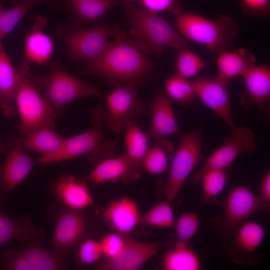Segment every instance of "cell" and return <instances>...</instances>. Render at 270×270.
I'll use <instances>...</instances> for the list:
<instances>
[{
	"instance_id": "cell-1",
	"label": "cell",
	"mask_w": 270,
	"mask_h": 270,
	"mask_svg": "<svg viewBox=\"0 0 270 270\" xmlns=\"http://www.w3.org/2000/svg\"><path fill=\"white\" fill-rule=\"evenodd\" d=\"M112 35L101 55L84 63L79 73L102 78L114 88L129 82H150L156 62L121 28L115 26Z\"/></svg>"
},
{
	"instance_id": "cell-2",
	"label": "cell",
	"mask_w": 270,
	"mask_h": 270,
	"mask_svg": "<svg viewBox=\"0 0 270 270\" xmlns=\"http://www.w3.org/2000/svg\"><path fill=\"white\" fill-rule=\"evenodd\" d=\"M124 8L130 34L146 54L153 52L160 58L167 48L178 50L188 44V40L176 32L158 12L130 3L126 4Z\"/></svg>"
},
{
	"instance_id": "cell-3",
	"label": "cell",
	"mask_w": 270,
	"mask_h": 270,
	"mask_svg": "<svg viewBox=\"0 0 270 270\" xmlns=\"http://www.w3.org/2000/svg\"><path fill=\"white\" fill-rule=\"evenodd\" d=\"M108 112L100 106L92 112V128L84 132L65 138L55 153L36 159V163H52L86 155L91 163L96 164L106 159L114 156L116 146L112 140L103 141L102 132Z\"/></svg>"
},
{
	"instance_id": "cell-4",
	"label": "cell",
	"mask_w": 270,
	"mask_h": 270,
	"mask_svg": "<svg viewBox=\"0 0 270 270\" xmlns=\"http://www.w3.org/2000/svg\"><path fill=\"white\" fill-rule=\"evenodd\" d=\"M175 17L174 26L182 37L204 45L212 53L228 50L236 39L238 24L226 14H220L214 20L190 12Z\"/></svg>"
},
{
	"instance_id": "cell-5",
	"label": "cell",
	"mask_w": 270,
	"mask_h": 270,
	"mask_svg": "<svg viewBox=\"0 0 270 270\" xmlns=\"http://www.w3.org/2000/svg\"><path fill=\"white\" fill-rule=\"evenodd\" d=\"M16 71L18 86L14 102L20 120V134L24 136L44 127L55 128L58 114L34 84L29 68L22 64Z\"/></svg>"
},
{
	"instance_id": "cell-6",
	"label": "cell",
	"mask_w": 270,
	"mask_h": 270,
	"mask_svg": "<svg viewBox=\"0 0 270 270\" xmlns=\"http://www.w3.org/2000/svg\"><path fill=\"white\" fill-rule=\"evenodd\" d=\"M32 80L38 89H45L44 95L58 114H62L65 106L75 100L102 94L100 88L74 76L53 60L50 62L46 75L32 74Z\"/></svg>"
},
{
	"instance_id": "cell-7",
	"label": "cell",
	"mask_w": 270,
	"mask_h": 270,
	"mask_svg": "<svg viewBox=\"0 0 270 270\" xmlns=\"http://www.w3.org/2000/svg\"><path fill=\"white\" fill-rule=\"evenodd\" d=\"M63 26L60 29V38L69 60L84 63L96 58L104 51L115 27L108 24L89 28L78 25Z\"/></svg>"
},
{
	"instance_id": "cell-8",
	"label": "cell",
	"mask_w": 270,
	"mask_h": 270,
	"mask_svg": "<svg viewBox=\"0 0 270 270\" xmlns=\"http://www.w3.org/2000/svg\"><path fill=\"white\" fill-rule=\"evenodd\" d=\"M202 157V129L198 128L184 136L174 153L166 184V196L168 200L176 196Z\"/></svg>"
},
{
	"instance_id": "cell-9",
	"label": "cell",
	"mask_w": 270,
	"mask_h": 270,
	"mask_svg": "<svg viewBox=\"0 0 270 270\" xmlns=\"http://www.w3.org/2000/svg\"><path fill=\"white\" fill-rule=\"evenodd\" d=\"M230 136L225 138L223 145L214 152L206 160L203 166L192 178V182L197 184L208 172L226 170L242 152L250 153L256 150V136L248 127L234 126Z\"/></svg>"
},
{
	"instance_id": "cell-10",
	"label": "cell",
	"mask_w": 270,
	"mask_h": 270,
	"mask_svg": "<svg viewBox=\"0 0 270 270\" xmlns=\"http://www.w3.org/2000/svg\"><path fill=\"white\" fill-rule=\"evenodd\" d=\"M67 266L62 252L38 244L5 250L0 258V269L4 270H59Z\"/></svg>"
},
{
	"instance_id": "cell-11",
	"label": "cell",
	"mask_w": 270,
	"mask_h": 270,
	"mask_svg": "<svg viewBox=\"0 0 270 270\" xmlns=\"http://www.w3.org/2000/svg\"><path fill=\"white\" fill-rule=\"evenodd\" d=\"M106 100L109 112L105 123L116 132L125 130L128 123L146 108V104L140 99L136 84L134 82L114 88Z\"/></svg>"
},
{
	"instance_id": "cell-12",
	"label": "cell",
	"mask_w": 270,
	"mask_h": 270,
	"mask_svg": "<svg viewBox=\"0 0 270 270\" xmlns=\"http://www.w3.org/2000/svg\"><path fill=\"white\" fill-rule=\"evenodd\" d=\"M230 80L200 77L193 82L196 96L230 128L234 126L228 85Z\"/></svg>"
},
{
	"instance_id": "cell-13",
	"label": "cell",
	"mask_w": 270,
	"mask_h": 270,
	"mask_svg": "<svg viewBox=\"0 0 270 270\" xmlns=\"http://www.w3.org/2000/svg\"><path fill=\"white\" fill-rule=\"evenodd\" d=\"M6 144V156L3 164H0V196L20 184L36 163V159L24 152L12 139Z\"/></svg>"
},
{
	"instance_id": "cell-14",
	"label": "cell",
	"mask_w": 270,
	"mask_h": 270,
	"mask_svg": "<svg viewBox=\"0 0 270 270\" xmlns=\"http://www.w3.org/2000/svg\"><path fill=\"white\" fill-rule=\"evenodd\" d=\"M142 168L133 162L124 153L117 158H110L96 164L88 174L78 178L86 182L103 184L107 182H116L120 181L128 183L139 178Z\"/></svg>"
},
{
	"instance_id": "cell-15",
	"label": "cell",
	"mask_w": 270,
	"mask_h": 270,
	"mask_svg": "<svg viewBox=\"0 0 270 270\" xmlns=\"http://www.w3.org/2000/svg\"><path fill=\"white\" fill-rule=\"evenodd\" d=\"M160 248L157 242H142L129 240L116 256L103 260L94 267L101 270H136L155 256Z\"/></svg>"
},
{
	"instance_id": "cell-16",
	"label": "cell",
	"mask_w": 270,
	"mask_h": 270,
	"mask_svg": "<svg viewBox=\"0 0 270 270\" xmlns=\"http://www.w3.org/2000/svg\"><path fill=\"white\" fill-rule=\"evenodd\" d=\"M86 229L85 218L78 210L63 212L57 218L52 236L54 250L63 252L72 249L83 238Z\"/></svg>"
},
{
	"instance_id": "cell-17",
	"label": "cell",
	"mask_w": 270,
	"mask_h": 270,
	"mask_svg": "<svg viewBox=\"0 0 270 270\" xmlns=\"http://www.w3.org/2000/svg\"><path fill=\"white\" fill-rule=\"evenodd\" d=\"M264 210L258 198L248 188H234L228 195L224 209V222L228 229L232 230L242 220Z\"/></svg>"
},
{
	"instance_id": "cell-18",
	"label": "cell",
	"mask_w": 270,
	"mask_h": 270,
	"mask_svg": "<svg viewBox=\"0 0 270 270\" xmlns=\"http://www.w3.org/2000/svg\"><path fill=\"white\" fill-rule=\"evenodd\" d=\"M151 105L152 121L146 134L149 140L155 141L180 132L171 101L166 94L156 90Z\"/></svg>"
},
{
	"instance_id": "cell-19",
	"label": "cell",
	"mask_w": 270,
	"mask_h": 270,
	"mask_svg": "<svg viewBox=\"0 0 270 270\" xmlns=\"http://www.w3.org/2000/svg\"><path fill=\"white\" fill-rule=\"evenodd\" d=\"M50 6L66 10L79 23L95 24L122 2L119 0H49Z\"/></svg>"
},
{
	"instance_id": "cell-20",
	"label": "cell",
	"mask_w": 270,
	"mask_h": 270,
	"mask_svg": "<svg viewBox=\"0 0 270 270\" xmlns=\"http://www.w3.org/2000/svg\"><path fill=\"white\" fill-rule=\"evenodd\" d=\"M246 90L242 98L244 108L255 106L263 109L270 98V67L254 66L242 76Z\"/></svg>"
},
{
	"instance_id": "cell-21",
	"label": "cell",
	"mask_w": 270,
	"mask_h": 270,
	"mask_svg": "<svg viewBox=\"0 0 270 270\" xmlns=\"http://www.w3.org/2000/svg\"><path fill=\"white\" fill-rule=\"evenodd\" d=\"M140 217L137 202L127 196L112 201L103 213L110 228L123 235L130 233L140 224Z\"/></svg>"
},
{
	"instance_id": "cell-22",
	"label": "cell",
	"mask_w": 270,
	"mask_h": 270,
	"mask_svg": "<svg viewBox=\"0 0 270 270\" xmlns=\"http://www.w3.org/2000/svg\"><path fill=\"white\" fill-rule=\"evenodd\" d=\"M52 192L70 209L79 210L94 204L86 182L78 177L66 174L62 176L52 184Z\"/></svg>"
},
{
	"instance_id": "cell-23",
	"label": "cell",
	"mask_w": 270,
	"mask_h": 270,
	"mask_svg": "<svg viewBox=\"0 0 270 270\" xmlns=\"http://www.w3.org/2000/svg\"><path fill=\"white\" fill-rule=\"evenodd\" d=\"M18 86V76L0 41V108L8 118L14 116V105Z\"/></svg>"
},
{
	"instance_id": "cell-24",
	"label": "cell",
	"mask_w": 270,
	"mask_h": 270,
	"mask_svg": "<svg viewBox=\"0 0 270 270\" xmlns=\"http://www.w3.org/2000/svg\"><path fill=\"white\" fill-rule=\"evenodd\" d=\"M46 24V18L38 16L26 38L24 56L30 63L44 64L49 60L54 52V44L52 40L43 31Z\"/></svg>"
},
{
	"instance_id": "cell-25",
	"label": "cell",
	"mask_w": 270,
	"mask_h": 270,
	"mask_svg": "<svg viewBox=\"0 0 270 270\" xmlns=\"http://www.w3.org/2000/svg\"><path fill=\"white\" fill-rule=\"evenodd\" d=\"M64 138L55 131L54 128H38L12 141L22 150L36 152L43 157L52 154L61 146Z\"/></svg>"
},
{
	"instance_id": "cell-26",
	"label": "cell",
	"mask_w": 270,
	"mask_h": 270,
	"mask_svg": "<svg viewBox=\"0 0 270 270\" xmlns=\"http://www.w3.org/2000/svg\"><path fill=\"white\" fill-rule=\"evenodd\" d=\"M256 60L248 50L242 48L234 51L224 50L218 54L216 66L218 77L228 80L242 76L254 66Z\"/></svg>"
},
{
	"instance_id": "cell-27",
	"label": "cell",
	"mask_w": 270,
	"mask_h": 270,
	"mask_svg": "<svg viewBox=\"0 0 270 270\" xmlns=\"http://www.w3.org/2000/svg\"><path fill=\"white\" fill-rule=\"evenodd\" d=\"M1 198L0 196V204ZM35 228L28 216L19 219L7 215L0 210V246L14 239L26 242L36 234Z\"/></svg>"
},
{
	"instance_id": "cell-28",
	"label": "cell",
	"mask_w": 270,
	"mask_h": 270,
	"mask_svg": "<svg viewBox=\"0 0 270 270\" xmlns=\"http://www.w3.org/2000/svg\"><path fill=\"white\" fill-rule=\"evenodd\" d=\"M148 146L142 162V168L152 174L164 172L174 153L172 142L165 138L154 141Z\"/></svg>"
},
{
	"instance_id": "cell-29",
	"label": "cell",
	"mask_w": 270,
	"mask_h": 270,
	"mask_svg": "<svg viewBox=\"0 0 270 270\" xmlns=\"http://www.w3.org/2000/svg\"><path fill=\"white\" fill-rule=\"evenodd\" d=\"M164 270H198L200 262L198 256L186 242H178L173 249L168 252L162 260Z\"/></svg>"
},
{
	"instance_id": "cell-30",
	"label": "cell",
	"mask_w": 270,
	"mask_h": 270,
	"mask_svg": "<svg viewBox=\"0 0 270 270\" xmlns=\"http://www.w3.org/2000/svg\"><path fill=\"white\" fill-rule=\"evenodd\" d=\"M126 130L125 153L133 162L142 168V162L148 148V136L134 120L128 123Z\"/></svg>"
},
{
	"instance_id": "cell-31",
	"label": "cell",
	"mask_w": 270,
	"mask_h": 270,
	"mask_svg": "<svg viewBox=\"0 0 270 270\" xmlns=\"http://www.w3.org/2000/svg\"><path fill=\"white\" fill-rule=\"evenodd\" d=\"M44 0H14V6L0 14V41L11 32L30 10Z\"/></svg>"
},
{
	"instance_id": "cell-32",
	"label": "cell",
	"mask_w": 270,
	"mask_h": 270,
	"mask_svg": "<svg viewBox=\"0 0 270 270\" xmlns=\"http://www.w3.org/2000/svg\"><path fill=\"white\" fill-rule=\"evenodd\" d=\"M166 90L170 98L183 106H190L196 96L193 82L175 75L166 80Z\"/></svg>"
},
{
	"instance_id": "cell-33",
	"label": "cell",
	"mask_w": 270,
	"mask_h": 270,
	"mask_svg": "<svg viewBox=\"0 0 270 270\" xmlns=\"http://www.w3.org/2000/svg\"><path fill=\"white\" fill-rule=\"evenodd\" d=\"M206 65V62L197 54L184 48L178 50L174 75L188 80L200 72Z\"/></svg>"
},
{
	"instance_id": "cell-34",
	"label": "cell",
	"mask_w": 270,
	"mask_h": 270,
	"mask_svg": "<svg viewBox=\"0 0 270 270\" xmlns=\"http://www.w3.org/2000/svg\"><path fill=\"white\" fill-rule=\"evenodd\" d=\"M264 236V230L260 224L254 222L248 221L239 228L236 242L241 250L251 252L260 246Z\"/></svg>"
},
{
	"instance_id": "cell-35",
	"label": "cell",
	"mask_w": 270,
	"mask_h": 270,
	"mask_svg": "<svg viewBox=\"0 0 270 270\" xmlns=\"http://www.w3.org/2000/svg\"><path fill=\"white\" fill-rule=\"evenodd\" d=\"M227 175L225 170H212L202 177V198L205 204L216 203L217 196L224 190Z\"/></svg>"
},
{
	"instance_id": "cell-36",
	"label": "cell",
	"mask_w": 270,
	"mask_h": 270,
	"mask_svg": "<svg viewBox=\"0 0 270 270\" xmlns=\"http://www.w3.org/2000/svg\"><path fill=\"white\" fill-rule=\"evenodd\" d=\"M173 210L170 204L166 202L158 203L144 215L140 224L162 228H171L174 225Z\"/></svg>"
},
{
	"instance_id": "cell-37",
	"label": "cell",
	"mask_w": 270,
	"mask_h": 270,
	"mask_svg": "<svg viewBox=\"0 0 270 270\" xmlns=\"http://www.w3.org/2000/svg\"><path fill=\"white\" fill-rule=\"evenodd\" d=\"M174 226L179 241L186 242L197 232L200 226L199 218L195 213L184 212L179 216Z\"/></svg>"
},
{
	"instance_id": "cell-38",
	"label": "cell",
	"mask_w": 270,
	"mask_h": 270,
	"mask_svg": "<svg viewBox=\"0 0 270 270\" xmlns=\"http://www.w3.org/2000/svg\"><path fill=\"white\" fill-rule=\"evenodd\" d=\"M123 234L118 232H110L104 235L100 242L106 258L118 256L124 249L127 242Z\"/></svg>"
},
{
	"instance_id": "cell-39",
	"label": "cell",
	"mask_w": 270,
	"mask_h": 270,
	"mask_svg": "<svg viewBox=\"0 0 270 270\" xmlns=\"http://www.w3.org/2000/svg\"><path fill=\"white\" fill-rule=\"evenodd\" d=\"M102 256L103 252L100 242L88 238L80 244L78 251V257L81 264H94L99 260Z\"/></svg>"
},
{
	"instance_id": "cell-40",
	"label": "cell",
	"mask_w": 270,
	"mask_h": 270,
	"mask_svg": "<svg viewBox=\"0 0 270 270\" xmlns=\"http://www.w3.org/2000/svg\"><path fill=\"white\" fill-rule=\"evenodd\" d=\"M144 8L158 13L167 12L176 16L182 12V0H140Z\"/></svg>"
},
{
	"instance_id": "cell-41",
	"label": "cell",
	"mask_w": 270,
	"mask_h": 270,
	"mask_svg": "<svg viewBox=\"0 0 270 270\" xmlns=\"http://www.w3.org/2000/svg\"><path fill=\"white\" fill-rule=\"evenodd\" d=\"M242 12L249 16L267 18L270 15V0H240Z\"/></svg>"
},
{
	"instance_id": "cell-42",
	"label": "cell",
	"mask_w": 270,
	"mask_h": 270,
	"mask_svg": "<svg viewBox=\"0 0 270 270\" xmlns=\"http://www.w3.org/2000/svg\"><path fill=\"white\" fill-rule=\"evenodd\" d=\"M260 200L264 210H268L270 205V172H268L262 182Z\"/></svg>"
},
{
	"instance_id": "cell-43",
	"label": "cell",
	"mask_w": 270,
	"mask_h": 270,
	"mask_svg": "<svg viewBox=\"0 0 270 270\" xmlns=\"http://www.w3.org/2000/svg\"><path fill=\"white\" fill-rule=\"evenodd\" d=\"M7 150L6 144H4L2 142H0V152H6Z\"/></svg>"
},
{
	"instance_id": "cell-44",
	"label": "cell",
	"mask_w": 270,
	"mask_h": 270,
	"mask_svg": "<svg viewBox=\"0 0 270 270\" xmlns=\"http://www.w3.org/2000/svg\"><path fill=\"white\" fill-rule=\"evenodd\" d=\"M121 1L126 2H136V1H140V0H119Z\"/></svg>"
},
{
	"instance_id": "cell-45",
	"label": "cell",
	"mask_w": 270,
	"mask_h": 270,
	"mask_svg": "<svg viewBox=\"0 0 270 270\" xmlns=\"http://www.w3.org/2000/svg\"><path fill=\"white\" fill-rule=\"evenodd\" d=\"M2 6L0 4V14L2 13Z\"/></svg>"
}]
</instances>
